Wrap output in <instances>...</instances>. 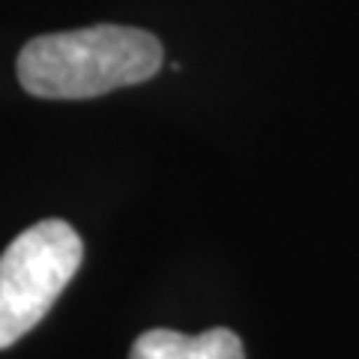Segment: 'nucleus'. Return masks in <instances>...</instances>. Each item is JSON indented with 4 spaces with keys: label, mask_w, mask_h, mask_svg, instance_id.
Returning <instances> with one entry per match:
<instances>
[{
    "label": "nucleus",
    "mask_w": 359,
    "mask_h": 359,
    "mask_svg": "<svg viewBox=\"0 0 359 359\" xmlns=\"http://www.w3.org/2000/svg\"><path fill=\"white\" fill-rule=\"evenodd\" d=\"M162 60V42L153 33L96 25L30 39L18 54V81L39 99H93L150 81Z\"/></svg>",
    "instance_id": "obj_1"
},
{
    "label": "nucleus",
    "mask_w": 359,
    "mask_h": 359,
    "mask_svg": "<svg viewBox=\"0 0 359 359\" xmlns=\"http://www.w3.org/2000/svg\"><path fill=\"white\" fill-rule=\"evenodd\" d=\"M129 359H245L237 332L216 327L201 335L150 330L135 339Z\"/></svg>",
    "instance_id": "obj_3"
},
{
    "label": "nucleus",
    "mask_w": 359,
    "mask_h": 359,
    "mask_svg": "<svg viewBox=\"0 0 359 359\" xmlns=\"http://www.w3.org/2000/svg\"><path fill=\"white\" fill-rule=\"evenodd\" d=\"M84 261V243L69 222L45 219L0 255V351L13 347L51 311Z\"/></svg>",
    "instance_id": "obj_2"
}]
</instances>
